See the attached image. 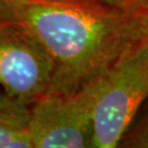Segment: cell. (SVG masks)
Returning <instances> with one entry per match:
<instances>
[{
  "label": "cell",
  "mask_w": 148,
  "mask_h": 148,
  "mask_svg": "<svg viewBox=\"0 0 148 148\" xmlns=\"http://www.w3.org/2000/svg\"><path fill=\"white\" fill-rule=\"evenodd\" d=\"M55 67L49 93H70L104 75L148 36V12L100 0H10Z\"/></svg>",
  "instance_id": "1"
},
{
  "label": "cell",
  "mask_w": 148,
  "mask_h": 148,
  "mask_svg": "<svg viewBox=\"0 0 148 148\" xmlns=\"http://www.w3.org/2000/svg\"><path fill=\"white\" fill-rule=\"evenodd\" d=\"M148 101V43L143 42L101 77L93 109L92 148L119 147Z\"/></svg>",
  "instance_id": "2"
},
{
  "label": "cell",
  "mask_w": 148,
  "mask_h": 148,
  "mask_svg": "<svg viewBox=\"0 0 148 148\" xmlns=\"http://www.w3.org/2000/svg\"><path fill=\"white\" fill-rule=\"evenodd\" d=\"M101 77L70 93H47L30 106L27 128L33 148H92Z\"/></svg>",
  "instance_id": "3"
},
{
  "label": "cell",
  "mask_w": 148,
  "mask_h": 148,
  "mask_svg": "<svg viewBox=\"0 0 148 148\" xmlns=\"http://www.w3.org/2000/svg\"><path fill=\"white\" fill-rule=\"evenodd\" d=\"M54 63L25 25L14 20L0 27V86L14 100L31 106L51 92Z\"/></svg>",
  "instance_id": "4"
},
{
  "label": "cell",
  "mask_w": 148,
  "mask_h": 148,
  "mask_svg": "<svg viewBox=\"0 0 148 148\" xmlns=\"http://www.w3.org/2000/svg\"><path fill=\"white\" fill-rule=\"evenodd\" d=\"M30 120V106L14 100L0 86V122L27 127Z\"/></svg>",
  "instance_id": "5"
},
{
  "label": "cell",
  "mask_w": 148,
  "mask_h": 148,
  "mask_svg": "<svg viewBox=\"0 0 148 148\" xmlns=\"http://www.w3.org/2000/svg\"><path fill=\"white\" fill-rule=\"evenodd\" d=\"M119 147L148 148V101L124 134Z\"/></svg>",
  "instance_id": "6"
},
{
  "label": "cell",
  "mask_w": 148,
  "mask_h": 148,
  "mask_svg": "<svg viewBox=\"0 0 148 148\" xmlns=\"http://www.w3.org/2000/svg\"><path fill=\"white\" fill-rule=\"evenodd\" d=\"M0 148H33L27 128L0 122Z\"/></svg>",
  "instance_id": "7"
},
{
  "label": "cell",
  "mask_w": 148,
  "mask_h": 148,
  "mask_svg": "<svg viewBox=\"0 0 148 148\" xmlns=\"http://www.w3.org/2000/svg\"><path fill=\"white\" fill-rule=\"evenodd\" d=\"M100 1L124 10L148 12V0H100Z\"/></svg>",
  "instance_id": "8"
},
{
  "label": "cell",
  "mask_w": 148,
  "mask_h": 148,
  "mask_svg": "<svg viewBox=\"0 0 148 148\" xmlns=\"http://www.w3.org/2000/svg\"><path fill=\"white\" fill-rule=\"evenodd\" d=\"M16 20L10 0H0V27Z\"/></svg>",
  "instance_id": "9"
},
{
  "label": "cell",
  "mask_w": 148,
  "mask_h": 148,
  "mask_svg": "<svg viewBox=\"0 0 148 148\" xmlns=\"http://www.w3.org/2000/svg\"><path fill=\"white\" fill-rule=\"evenodd\" d=\"M146 41H147V43H148V36H147V38H146Z\"/></svg>",
  "instance_id": "10"
}]
</instances>
